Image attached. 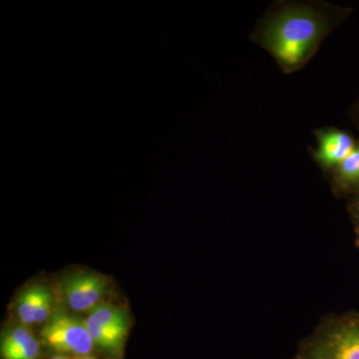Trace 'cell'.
<instances>
[{
  "instance_id": "7",
  "label": "cell",
  "mask_w": 359,
  "mask_h": 359,
  "mask_svg": "<svg viewBox=\"0 0 359 359\" xmlns=\"http://www.w3.org/2000/svg\"><path fill=\"white\" fill-rule=\"evenodd\" d=\"M1 359H39L41 344L25 325L7 328L0 344Z\"/></svg>"
},
{
  "instance_id": "11",
  "label": "cell",
  "mask_w": 359,
  "mask_h": 359,
  "mask_svg": "<svg viewBox=\"0 0 359 359\" xmlns=\"http://www.w3.org/2000/svg\"><path fill=\"white\" fill-rule=\"evenodd\" d=\"M51 359H69V358H65V356H63V355H57V356H55V358H52Z\"/></svg>"
},
{
  "instance_id": "10",
  "label": "cell",
  "mask_w": 359,
  "mask_h": 359,
  "mask_svg": "<svg viewBox=\"0 0 359 359\" xmlns=\"http://www.w3.org/2000/svg\"><path fill=\"white\" fill-rule=\"evenodd\" d=\"M75 359H97V358H94V356H91V355H85V356H79V358H76Z\"/></svg>"
},
{
  "instance_id": "2",
  "label": "cell",
  "mask_w": 359,
  "mask_h": 359,
  "mask_svg": "<svg viewBox=\"0 0 359 359\" xmlns=\"http://www.w3.org/2000/svg\"><path fill=\"white\" fill-rule=\"evenodd\" d=\"M85 321L94 346L111 359H121L131 327L128 311L102 302L89 311Z\"/></svg>"
},
{
  "instance_id": "8",
  "label": "cell",
  "mask_w": 359,
  "mask_h": 359,
  "mask_svg": "<svg viewBox=\"0 0 359 359\" xmlns=\"http://www.w3.org/2000/svg\"><path fill=\"white\" fill-rule=\"evenodd\" d=\"M353 139L340 131L328 132L320 138L318 157L327 166L339 165L354 150Z\"/></svg>"
},
{
  "instance_id": "9",
  "label": "cell",
  "mask_w": 359,
  "mask_h": 359,
  "mask_svg": "<svg viewBox=\"0 0 359 359\" xmlns=\"http://www.w3.org/2000/svg\"><path fill=\"white\" fill-rule=\"evenodd\" d=\"M339 174L347 181H355L359 179V148L354 149L346 159L339 165Z\"/></svg>"
},
{
  "instance_id": "6",
  "label": "cell",
  "mask_w": 359,
  "mask_h": 359,
  "mask_svg": "<svg viewBox=\"0 0 359 359\" xmlns=\"http://www.w3.org/2000/svg\"><path fill=\"white\" fill-rule=\"evenodd\" d=\"M53 295L43 285H33L23 290L16 299V316L21 325L45 323L50 318L53 309Z\"/></svg>"
},
{
  "instance_id": "5",
  "label": "cell",
  "mask_w": 359,
  "mask_h": 359,
  "mask_svg": "<svg viewBox=\"0 0 359 359\" xmlns=\"http://www.w3.org/2000/svg\"><path fill=\"white\" fill-rule=\"evenodd\" d=\"M302 359H359V323L330 330L313 342Z\"/></svg>"
},
{
  "instance_id": "1",
  "label": "cell",
  "mask_w": 359,
  "mask_h": 359,
  "mask_svg": "<svg viewBox=\"0 0 359 359\" xmlns=\"http://www.w3.org/2000/svg\"><path fill=\"white\" fill-rule=\"evenodd\" d=\"M325 30L323 18L308 8H290L271 21L266 30V44L283 67L302 65Z\"/></svg>"
},
{
  "instance_id": "4",
  "label": "cell",
  "mask_w": 359,
  "mask_h": 359,
  "mask_svg": "<svg viewBox=\"0 0 359 359\" xmlns=\"http://www.w3.org/2000/svg\"><path fill=\"white\" fill-rule=\"evenodd\" d=\"M110 282L105 276L89 271L69 273L60 283L63 301L74 313L92 311L109 294Z\"/></svg>"
},
{
  "instance_id": "3",
  "label": "cell",
  "mask_w": 359,
  "mask_h": 359,
  "mask_svg": "<svg viewBox=\"0 0 359 359\" xmlns=\"http://www.w3.org/2000/svg\"><path fill=\"white\" fill-rule=\"evenodd\" d=\"M42 340L55 353L71 355H90L95 348L86 321L75 314L55 309L41 330Z\"/></svg>"
}]
</instances>
